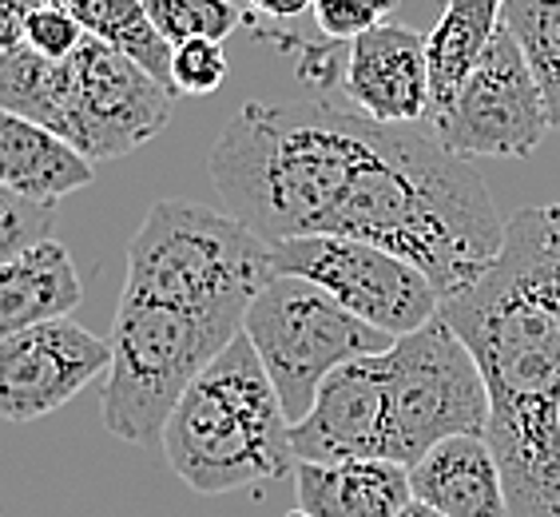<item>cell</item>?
Wrapping results in <instances>:
<instances>
[{
	"mask_svg": "<svg viewBox=\"0 0 560 517\" xmlns=\"http://www.w3.org/2000/svg\"><path fill=\"white\" fill-rule=\"evenodd\" d=\"M438 314L489 387L509 517H560V204L509 216L486 275Z\"/></svg>",
	"mask_w": 560,
	"mask_h": 517,
	"instance_id": "cell-1",
	"label": "cell"
},
{
	"mask_svg": "<svg viewBox=\"0 0 560 517\" xmlns=\"http://www.w3.org/2000/svg\"><path fill=\"white\" fill-rule=\"evenodd\" d=\"M163 458L195 494L215 497L291 474V418L247 334H235L184 390L163 426Z\"/></svg>",
	"mask_w": 560,
	"mask_h": 517,
	"instance_id": "cell-2",
	"label": "cell"
},
{
	"mask_svg": "<svg viewBox=\"0 0 560 517\" xmlns=\"http://www.w3.org/2000/svg\"><path fill=\"white\" fill-rule=\"evenodd\" d=\"M270 279V248L235 216L160 199L128 243L124 291L243 326L247 307Z\"/></svg>",
	"mask_w": 560,
	"mask_h": 517,
	"instance_id": "cell-3",
	"label": "cell"
},
{
	"mask_svg": "<svg viewBox=\"0 0 560 517\" xmlns=\"http://www.w3.org/2000/svg\"><path fill=\"white\" fill-rule=\"evenodd\" d=\"M235 334L243 326L131 291L119 295L108 338L112 367L100 399L112 438L131 446L160 443L175 402Z\"/></svg>",
	"mask_w": 560,
	"mask_h": 517,
	"instance_id": "cell-4",
	"label": "cell"
},
{
	"mask_svg": "<svg viewBox=\"0 0 560 517\" xmlns=\"http://www.w3.org/2000/svg\"><path fill=\"white\" fill-rule=\"evenodd\" d=\"M243 334L255 346L291 426L306 418L318 387L338 367L366 355H386L398 343L294 275H275L255 295L243 314Z\"/></svg>",
	"mask_w": 560,
	"mask_h": 517,
	"instance_id": "cell-5",
	"label": "cell"
},
{
	"mask_svg": "<svg viewBox=\"0 0 560 517\" xmlns=\"http://www.w3.org/2000/svg\"><path fill=\"white\" fill-rule=\"evenodd\" d=\"M389 462L410 470L430 446L457 434H486L489 387L469 346L442 314L386 351Z\"/></svg>",
	"mask_w": 560,
	"mask_h": 517,
	"instance_id": "cell-6",
	"label": "cell"
},
{
	"mask_svg": "<svg viewBox=\"0 0 560 517\" xmlns=\"http://www.w3.org/2000/svg\"><path fill=\"white\" fill-rule=\"evenodd\" d=\"M172 119V92L136 60L88 36L56 65L52 124L88 163L124 160L155 140Z\"/></svg>",
	"mask_w": 560,
	"mask_h": 517,
	"instance_id": "cell-7",
	"label": "cell"
},
{
	"mask_svg": "<svg viewBox=\"0 0 560 517\" xmlns=\"http://www.w3.org/2000/svg\"><path fill=\"white\" fill-rule=\"evenodd\" d=\"M275 275H294L389 338H406L442 311V295L413 263L362 239L311 235L270 248Z\"/></svg>",
	"mask_w": 560,
	"mask_h": 517,
	"instance_id": "cell-8",
	"label": "cell"
},
{
	"mask_svg": "<svg viewBox=\"0 0 560 517\" xmlns=\"http://www.w3.org/2000/svg\"><path fill=\"white\" fill-rule=\"evenodd\" d=\"M430 131L457 160H525L540 148L549 112L505 21L481 60L469 68L450 108L430 119Z\"/></svg>",
	"mask_w": 560,
	"mask_h": 517,
	"instance_id": "cell-9",
	"label": "cell"
},
{
	"mask_svg": "<svg viewBox=\"0 0 560 517\" xmlns=\"http://www.w3.org/2000/svg\"><path fill=\"white\" fill-rule=\"evenodd\" d=\"M112 346L72 314L0 343V418L36 422L68 406L92 378L108 375Z\"/></svg>",
	"mask_w": 560,
	"mask_h": 517,
	"instance_id": "cell-10",
	"label": "cell"
},
{
	"mask_svg": "<svg viewBox=\"0 0 560 517\" xmlns=\"http://www.w3.org/2000/svg\"><path fill=\"white\" fill-rule=\"evenodd\" d=\"M294 462L389 458L386 355H366L326 378L306 418L291 426Z\"/></svg>",
	"mask_w": 560,
	"mask_h": 517,
	"instance_id": "cell-11",
	"label": "cell"
},
{
	"mask_svg": "<svg viewBox=\"0 0 560 517\" xmlns=\"http://www.w3.org/2000/svg\"><path fill=\"white\" fill-rule=\"evenodd\" d=\"M338 88L346 104L374 124L406 128V124L430 119L433 88L425 36L406 24H382L374 33L358 36L346 48Z\"/></svg>",
	"mask_w": 560,
	"mask_h": 517,
	"instance_id": "cell-12",
	"label": "cell"
},
{
	"mask_svg": "<svg viewBox=\"0 0 560 517\" xmlns=\"http://www.w3.org/2000/svg\"><path fill=\"white\" fill-rule=\"evenodd\" d=\"M410 494L445 517H509L501 466L486 434H457L410 466Z\"/></svg>",
	"mask_w": 560,
	"mask_h": 517,
	"instance_id": "cell-13",
	"label": "cell"
},
{
	"mask_svg": "<svg viewBox=\"0 0 560 517\" xmlns=\"http://www.w3.org/2000/svg\"><path fill=\"white\" fill-rule=\"evenodd\" d=\"M294 497L302 517H394L410 502V470L389 458L299 462Z\"/></svg>",
	"mask_w": 560,
	"mask_h": 517,
	"instance_id": "cell-14",
	"label": "cell"
},
{
	"mask_svg": "<svg viewBox=\"0 0 560 517\" xmlns=\"http://www.w3.org/2000/svg\"><path fill=\"white\" fill-rule=\"evenodd\" d=\"M96 180V163H88L72 143L33 119L0 112V187L33 204L56 207L65 195Z\"/></svg>",
	"mask_w": 560,
	"mask_h": 517,
	"instance_id": "cell-15",
	"label": "cell"
},
{
	"mask_svg": "<svg viewBox=\"0 0 560 517\" xmlns=\"http://www.w3.org/2000/svg\"><path fill=\"white\" fill-rule=\"evenodd\" d=\"M84 299V283L60 239H44L0 267V343L28 326L68 319Z\"/></svg>",
	"mask_w": 560,
	"mask_h": 517,
	"instance_id": "cell-16",
	"label": "cell"
},
{
	"mask_svg": "<svg viewBox=\"0 0 560 517\" xmlns=\"http://www.w3.org/2000/svg\"><path fill=\"white\" fill-rule=\"evenodd\" d=\"M509 0H445L442 16L425 36L430 56V88H433V116H442L453 104L469 68L481 60L493 33L501 28V12Z\"/></svg>",
	"mask_w": 560,
	"mask_h": 517,
	"instance_id": "cell-17",
	"label": "cell"
},
{
	"mask_svg": "<svg viewBox=\"0 0 560 517\" xmlns=\"http://www.w3.org/2000/svg\"><path fill=\"white\" fill-rule=\"evenodd\" d=\"M52 4L75 16L84 36L136 60L143 72L155 76L172 92V44L151 24L143 0H52Z\"/></svg>",
	"mask_w": 560,
	"mask_h": 517,
	"instance_id": "cell-18",
	"label": "cell"
},
{
	"mask_svg": "<svg viewBox=\"0 0 560 517\" xmlns=\"http://www.w3.org/2000/svg\"><path fill=\"white\" fill-rule=\"evenodd\" d=\"M501 21L537 80L549 128L560 131V0H509Z\"/></svg>",
	"mask_w": 560,
	"mask_h": 517,
	"instance_id": "cell-19",
	"label": "cell"
},
{
	"mask_svg": "<svg viewBox=\"0 0 560 517\" xmlns=\"http://www.w3.org/2000/svg\"><path fill=\"white\" fill-rule=\"evenodd\" d=\"M56 65L60 60H44L28 44L0 56V112H12V116L48 128L56 100Z\"/></svg>",
	"mask_w": 560,
	"mask_h": 517,
	"instance_id": "cell-20",
	"label": "cell"
},
{
	"mask_svg": "<svg viewBox=\"0 0 560 517\" xmlns=\"http://www.w3.org/2000/svg\"><path fill=\"white\" fill-rule=\"evenodd\" d=\"M151 24L172 48L187 41H219L243 24V9L235 0H143Z\"/></svg>",
	"mask_w": 560,
	"mask_h": 517,
	"instance_id": "cell-21",
	"label": "cell"
},
{
	"mask_svg": "<svg viewBox=\"0 0 560 517\" xmlns=\"http://www.w3.org/2000/svg\"><path fill=\"white\" fill-rule=\"evenodd\" d=\"M52 227L56 207L33 204V199H21L0 187V267L44 239H52Z\"/></svg>",
	"mask_w": 560,
	"mask_h": 517,
	"instance_id": "cell-22",
	"label": "cell"
},
{
	"mask_svg": "<svg viewBox=\"0 0 560 517\" xmlns=\"http://www.w3.org/2000/svg\"><path fill=\"white\" fill-rule=\"evenodd\" d=\"M231 72L219 41H187L172 48V96H211Z\"/></svg>",
	"mask_w": 560,
	"mask_h": 517,
	"instance_id": "cell-23",
	"label": "cell"
},
{
	"mask_svg": "<svg viewBox=\"0 0 560 517\" xmlns=\"http://www.w3.org/2000/svg\"><path fill=\"white\" fill-rule=\"evenodd\" d=\"M389 12H394V0H318L314 24L326 44H354L358 36L389 24Z\"/></svg>",
	"mask_w": 560,
	"mask_h": 517,
	"instance_id": "cell-24",
	"label": "cell"
},
{
	"mask_svg": "<svg viewBox=\"0 0 560 517\" xmlns=\"http://www.w3.org/2000/svg\"><path fill=\"white\" fill-rule=\"evenodd\" d=\"M84 41H88L84 28H80L75 16H68L60 4H44V9H36L33 16H28V24H24V44H28L33 53H40L44 60H68Z\"/></svg>",
	"mask_w": 560,
	"mask_h": 517,
	"instance_id": "cell-25",
	"label": "cell"
},
{
	"mask_svg": "<svg viewBox=\"0 0 560 517\" xmlns=\"http://www.w3.org/2000/svg\"><path fill=\"white\" fill-rule=\"evenodd\" d=\"M52 4V0H0V56L21 48L24 44V24L36 9Z\"/></svg>",
	"mask_w": 560,
	"mask_h": 517,
	"instance_id": "cell-26",
	"label": "cell"
},
{
	"mask_svg": "<svg viewBox=\"0 0 560 517\" xmlns=\"http://www.w3.org/2000/svg\"><path fill=\"white\" fill-rule=\"evenodd\" d=\"M247 12H243V21H267V24H291L306 12H314L318 0H243Z\"/></svg>",
	"mask_w": 560,
	"mask_h": 517,
	"instance_id": "cell-27",
	"label": "cell"
},
{
	"mask_svg": "<svg viewBox=\"0 0 560 517\" xmlns=\"http://www.w3.org/2000/svg\"><path fill=\"white\" fill-rule=\"evenodd\" d=\"M394 517H445V514H442V509L425 506V502H418V497H410V502H406V506H401Z\"/></svg>",
	"mask_w": 560,
	"mask_h": 517,
	"instance_id": "cell-28",
	"label": "cell"
}]
</instances>
